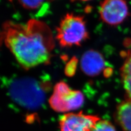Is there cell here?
Returning <instances> with one entry per match:
<instances>
[{
  "mask_svg": "<svg viewBox=\"0 0 131 131\" xmlns=\"http://www.w3.org/2000/svg\"><path fill=\"white\" fill-rule=\"evenodd\" d=\"M1 39L18 62L26 69L48 63L55 46L49 27L33 19L25 24L4 23Z\"/></svg>",
  "mask_w": 131,
  "mask_h": 131,
  "instance_id": "6da1fadb",
  "label": "cell"
},
{
  "mask_svg": "<svg viewBox=\"0 0 131 131\" xmlns=\"http://www.w3.org/2000/svg\"><path fill=\"white\" fill-rule=\"evenodd\" d=\"M4 83L12 101L30 110L38 109L44 104L49 88L48 82L30 77L10 78Z\"/></svg>",
  "mask_w": 131,
  "mask_h": 131,
  "instance_id": "7a4b0ae2",
  "label": "cell"
},
{
  "mask_svg": "<svg viewBox=\"0 0 131 131\" xmlns=\"http://www.w3.org/2000/svg\"><path fill=\"white\" fill-rule=\"evenodd\" d=\"M88 37L85 21L80 15L67 13L57 28L56 38L63 48L80 46Z\"/></svg>",
  "mask_w": 131,
  "mask_h": 131,
  "instance_id": "3957f363",
  "label": "cell"
},
{
  "mask_svg": "<svg viewBox=\"0 0 131 131\" xmlns=\"http://www.w3.org/2000/svg\"><path fill=\"white\" fill-rule=\"evenodd\" d=\"M84 101V97L81 92L73 90L64 82L60 81L55 85L49 103L55 111L63 113L80 108Z\"/></svg>",
  "mask_w": 131,
  "mask_h": 131,
  "instance_id": "277c9868",
  "label": "cell"
},
{
  "mask_svg": "<svg viewBox=\"0 0 131 131\" xmlns=\"http://www.w3.org/2000/svg\"><path fill=\"white\" fill-rule=\"evenodd\" d=\"M100 14L104 23L112 26H116L127 18L128 7L125 1L106 0L100 3Z\"/></svg>",
  "mask_w": 131,
  "mask_h": 131,
  "instance_id": "5b68a950",
  "label": "cell"
},
{
  "mask_svg": "<svg viewBox=\"0 0 131 131\" xmlns=\"http://www.w3.org/2000/svg\"><path fill=\"white\" fill-rule=\"evenodd\" d=\"M100 120L97 116L86 115L82 112L67 113L60 120L61 131H91L96 123Z\"/></svg>",
  "mask_w": 131,
  "mask_h": 131,
  "instance_id": "8992f818",
  "label": "cell"
},
{
  "mask_svg": "<svg viewBox=\"0 0 131 131\" xmlns=\"http://www.w3.org/2000/svg\"><path fill=\"white\" fill-rule=\"evenodd\" d=\"M80 67L85 74L91 77L96 76L103 71L105 67V61L99 52L89 50L82 56Z\"/></svg>",
  "mask_w": 131,
  "mask_h": 131,
  "instance_id": "52a82bcc",
  "label": "cell"
},
{
  "mask_svg": "<svg viewBox=\"0 0 131 131\" xmlns=\"http://www.w3.org/2000/svg\"><path fill=\"white\" fill-rule=\"evenodd\" d=\"M115 118L125 131H131V98H127L117 106Z\"/></svg>",
  "mask_w": 131,
  "mask_h": 131,
  "instance_id": "ba28073f",
  "label": "cell"
},
{
  "mask_svg": "<svg viewBox=\"0 0 131 131\" xmlns=\"http://www.w3.org/2000/svg\"><path fill=\"white\" fill-rule=\"evenodd\" d=\"M123 87L128 98H131V49L126 52L124 63L120 69Z\"/></svg>",
  "mask_w": 131,
  "mask_h": 131,
  "instance_id": "9c48e42d",
  "label": "cell"
},
{
  "mask_svg": "<svg viewBox=\"0 0 131 131\" xmlns=\"http://www.w3.org/2000/svg\"><path fill=\"white\" fill-rule=\"evenodd\" d=\"M91 131H116L111 122L106 120L98 121Z\"/></svg>",
  "mask_w": 131,
  "mask_h": 131,
  "instance_id": "30bf717a",
  "label": "cell"
},
{
  "mask_svg": "<svg viewBox=\"0 0 131 131\" xmlns=\"http://www.w3.org/2000/svg\"><path fill=\"white\" fill-rule=\"evenodd\" d=\"M24 8L27 9L35 10L38 9L43 4L44 1H19Z\"/></svg>",
  "mask_w": 131,
  "mask_h": 131,
  "instance_id": "8fae6325",
  "label": "cell"
}]
</instances>
